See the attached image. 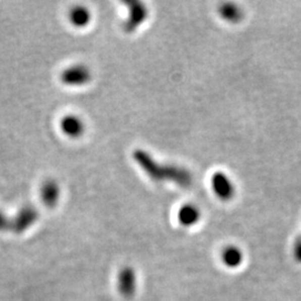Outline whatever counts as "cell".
<instances>
[{"mask_svg":"<svg viewBox=\"0 0 301 301\" xmlns=\"http://www.w3.org/2000/svg\"><path fill=\"white\" fill-rule=\"evenodd\" d=\"M133 158L150 180L157 182L171 181L181 186H187L192 183V176L189 171L172 164L158 163L146 150L135 149Z\"/></svg>","mask_w":301,"mask_h":301,"instance_id":"1","label":"cell"},{"mask_svg":"<svg viewBox=\"0 0 301 301\" xmlns=\"http://www.w3.org/2000/svg\"><path fill=\"white\" fill-rule=\"evenodd\" d=\"M125 5L128 8L127 18L123 24V29L125 33L131 34L134 33L139 26H142L145 20L147 19L148 9L146 5L137 0H132V2H126Z\"/></svg>","mask_w":301,"mask_h":301,"instance_id":"2","label":"cell"},{"mask_svg":"<svg viewBox=\"0 0 301 301\" xmlns=\"http://www.w3.org/2000/svg\"><path fill=\"white\" fill-rule=\"evenodd\" d=\"M211 189L219 200L223 202L231 201L235 195V185L232 179L222 171L216 172L212 175Z\"/></svg>","mask_w":301,"mask_h":301,"instance_id":"3","label":"cell"},{"mask_svg":"<svg viewBox=\"0 0 301 301\" xmlns=\"http://www.w3.org/2000/svg\"><path fill=\"white\" fill-rule=\"evenodd\" d=\"M90 79H92V72L83 64L69 66L66 69H64V72L61 75L62 83L67 86H73V87L88 84Z\"/></svg>","mask_w":301,"mask_h":301,"instance_id":"4","label":"cell"},{"mask_svg":"<svg viewBox=\"0 0 301 301\" xmlns=\"http://www.w3.org/2000/svg\"><path fill=\"white\" fill-rule=\"evenodd\" d=\"M38 217L39 213L34 207L25 206L16 214L15 219L12 221V228L10 229L14 230L16 233H23L36 223Z\"/></svg>","mask_w":301,"mask_h":301,"instance_id":"5","label":"cell"},{"mask_svg":"<svg viewBox=\"0 0 301 301\" xmlns=\"http://www.w3.org/2000/svg\"><path fill=\"white\" fill-rule=\"evenodd\" d=\"M117 287L122 297L131 299L136 292V275L131 267H124L118 273Z\"/></svg>","mask_w":301,"mask_h":301,"instance_id":"6","label":"cell"},{"mask_svg":"<svg viewBox=\"0 0 301 301\" xmlns=\"http://www.w3.org/2000/svg\"><path fill=\"white\" fill-rule=\"evenodd\" d=\"M61 130L68 137L78 138L85 132V123L79 116L69 114L62 118Z\"/></svg>","mask_w":301,"mask_h":301,"instance_id":"7","label":"cell"},{"mask_svg":"<svg viewBox=\"0 0 301 301\" xmlns=\"http://www.w3.org/2000/svg\"><path fill=\"white\" fill-rule=\"evenodd\" d=\"M39 195L41 202L47 208H54L59 201L61 196V187L55 180H47L40 186Z\"/></svg>","mask_w":301,"mask_h":301,"instance_id":"8","label":"cell"},{"mask_svg":"<svg viewBox=\"0 0 301 301\" xmlns=\"http://www.w3.org/2000/svg\"><path fill=\"white\" fill-rule=\"evenodd\" d=\"M201 217L200 209L192 203L183 204L177 212V220H179L180 224L185 228L195 225L201 220Z\"/></svg>","mask_w":301,"mask_h":301,"instance_id":"9","label":"cell"},{"mask_svg":"<svg viewBox=\"0 0 301 301\" xmlns=\"http://www.w3.org/2000/svg\"><path fill=\"white\" fill-rule=\"evenodd\" d=\"M68 19L75 27L83 28V27L87 26L90 23V20H92V13H90V10L87 7L82 6V5H77V6H74L69 10Z\"/></svg>","mask_w":301,"mask_h":301,"instance_id":"10","label":"cell"},{"mask_svg":"<svg viewBox=\"0 0 301 301\" xmlns=\"http://www.w3.org/2000/svg\"><path fill=\"white\" fill-rule=\"evenodd\" d=\"M221 258L222 262L230 269H235L240 267L242 265L244 259L242 250H241L239 246L233 244L225 246L221 254Z\"/></svg>","mask_w":301,"mask_h":301,"instance_id":"11","label":"cell"},{"mask_svg":"<svg viewBox=\"0 0 301 301\" xmlns=\"http://www.w3.org/2000/svg\"><path fill=\"white\" fill-rule=\"evenodd\" d=\"M219 14L221 18L228 23L236 24L243 18V12L238 5L234 3H224L219 8Z\"/></svg>","mask_w":301,"mask_h":301,"instance_id":"12","label":"cell"},{"mask_svg":"<svg viewBox=\"0 0 301 301\" xmlns=\"http://www.w3.org/2000/svg\"><path fill=\"white\" fill-rule=\"evenodd\" d=\"M12 228V220H9L0 211V230H7Z\"/></svg>","mask_w":301,"mask_h":301,"instance_id":"13","label":"cell"},{"mask_svg":"<svg viewBox=\"0 0 301 301\" xmlns=\"http://www.w3.org/2000/svg\"><path fill=\"white\" fill-rule=\"evenodd\" d=\"M294 255H295V258H297L299 261H301V241H299V242L295 244Z\"/></svg>","mask_w":301,"mask_h":301,"instance_id":"14","label":"cell"}]
</instances>
